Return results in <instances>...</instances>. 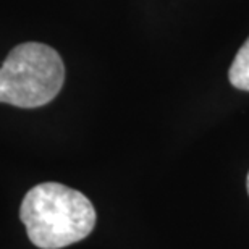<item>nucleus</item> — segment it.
I'll list each match as a JSON object with an SVG mask.
<instances>
[{
  "label": "nucleus",
  "mask_w": 249,
  "mask_h": 249,
  "mask_svg": "<svg viewBox=\"0 0 249 249\" xmlns=\"http://www.w3.org/2000/svg\"><path fill=\"white\" fill-rule=\"evenodd\" d=\"M63 83L65 65L55 49L41 42L19 44L0 67V102L19 108L47 106Z\"/></svg>",
  "instance_id": "obj_2"
},
{
  "label": "nucleus",
  "mask_w": 249,
  "mask_h": 249,
  "mask_svg": "<svg viewBox=\"0 0 249 249\" xmlns=\"http://www.w3.org/2000/svg\"><path fill=\"white\" fill-rule=\"evenodd\" d=\"M228 79L231 86L241 91H249V37L238 51L235 60H233L230 71H228Z\"/></svg>",
  "instance_id": "obj_3"
},
{
  "label": "nucleus",
  "mask_w": 249,
  "mask_h": 249,
  "mask_svg": "<svg viewBox=\"0 0 249 249\" xmlns=\"http://www.w3.org/2000/svg\"><path fill=\"white\" fill-rule=\"evenodd\" d=\"M29 241L41 249H62L84 240L96 227V209L83 193L62 183L31 188L19 209Z\"/></svg>",
  "instance_id": "obj_1"
},
{
  "label": "nucleus",
  "mask_w": 249,
  "mask_h": 249,
  "mask_svg": "<svg viewBox=\"0 0 249 249\" xmlns=\"http://www.w3.org/2000/svg\"><path fill=\"white\" fill-rule=\"evenodd\" d=\"M246 188H248V194H249V173H248V180H246Z\"/></svg>",
  "instance_id": "obj_4"
}]
</instances>
